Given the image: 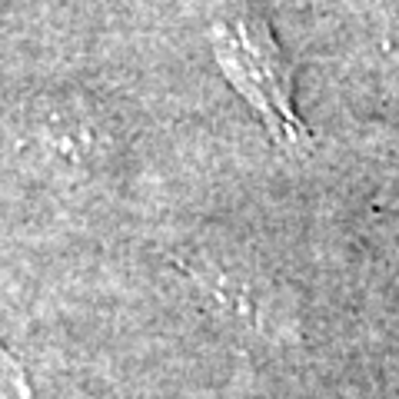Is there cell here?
<instances>
[{
    "label": "cell",
    "instance_id": "1",
    "mask_svg": "<svg viewBox=\"0 0 399 399\" xmlns=\"http://www.w3.org/2000/svg\"><path fill=\"white\" fill-rule=\"evenodd\" d=\"M210 43L223 77L256 110L270 137L276 143L306 140V130L293 110V73L270 23L250 10L217 14L210 23Z\"/></svg>",
    "mask_w": 399,
    "mask_h": 399
},
{
    "label": "cell",
    "instance_id": "2",
    "mask_svg": "<svg viewBox=\"0 0 399 399\" xmlns=\"http://www.w3.org/2000/svg\"><path fill=\"white\" fill-rule=\"evenodd\" d=\"M17 156L47 180H87L113 156L110 120L84 97H37L14 126Z\"/></svg>",
    "mask_w": 399,
    "mask_h": 399
},
{
    "label": "cell",
    "instance_id": "3",
    "mask_svg": "<svg viewBox=\"0 0 399 399\" xmlns=\"http://www.w3.org/2000/svg\"><path fill=\"white\" fill-rule=\"evenodd\" d=\"M0 399H30V386L14 353L0 346Z\"/></svg>",
    "mask_w": 399,
    "mask_h": 399
}]
</instances>
